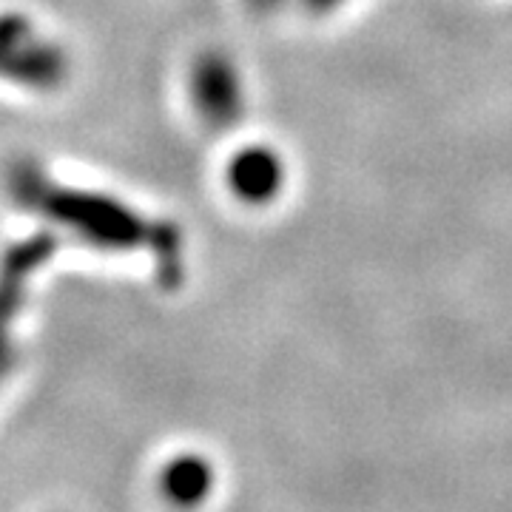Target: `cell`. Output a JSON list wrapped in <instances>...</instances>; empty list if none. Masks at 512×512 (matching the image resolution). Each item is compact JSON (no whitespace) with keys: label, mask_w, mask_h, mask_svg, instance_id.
Listing matches in <instances>:
<instances>
[{"label":"cell","mask_w":512,"mask_h":512,"mask_svg":"<svg viewBox=\"0 0 512 512\" xmlns=\"http://www.w3.org/2000/svg\"><path fill=\"white\" fill-rule=\"evenodd\" d=\"M194 109L214 131H231L245 117V86L237 63L222 52H202L191 66Z\"/></svg>","instance_id":"obj_3"},{"label":"cell","mask_w":512,"mask_h":512,"mask_svg":"<svg viewBox=\"0 0 512 512\" xmlns=\"http://www.w3.org/2000/svg\"><path fill=\"white\" fill-rule=\"evenodd\" d=\"M52 254H55V239L49 234H37L15 245L0 262V382L15 359L12 336H15V319L26 296V285Z\"/></svg>","instance_id":"obj_4"},{"label":"cell","mask_w":512,"mask_h":512,"mask_svg":"<svg viewBox=\"0 0 512 512\" xmlns=\"http://www.w3.org/2000/svg\"><path fill=\"white\" fill-rule=\"evenodd\" d=\"M163 493L177 504H200L214 487V470L200 456L174 458L163 470Z\"/></svg>","instance_id":"obj_6"},{"label":"cell","mask_w":512,"mask_h":512,"mask_svg":"<svg viewBox=\"0 0 512 512\" xmlns=\"http://www.w3.org/2000/svg\"><path fill=\"white\" fill-rule=\"evenodd\" d=\"M12 188L26 208L43 211L52 220L69 225L92 245L120 248V251L151 248L165 285H177L183 279V237L177 225L143 220L140 214L128 211L126 205L109 197L55 185L35 165L15 168Z\"/></svg>","instance_id":"obj_1"},{"label":"cell","mask_w":512,"mask_h":512,"mask_svg":"<svg viewBox=\"0 0 512 512\" xmlns=\"http://www.w3.org/2000/svg\"><path fill=\"white\" fill-rule=\"evenodd\" d=\"M66 74V55L20 15L0 18V77L32 89H55Z\"/></svg>","instance_id":"obj_2"},{"label":"cell","mask_w":512,"mask_h":512,"mask_svg":"<svg viewBox=\"0 0 512 512\" xmlns=\"http://www.w3.org/2000/svg\"><path fill=\"white\" fill-rule=\"evenodd\" d=\"M254 12H259V15H268V12H274L276 6L282 3V0H245Z\"/></svg>","instance_id":"obj_8"},{"label":"cell","mask_w":512,"mask_h":512,"mask_svg":"<svg viewBox=\"0 0 512 512\" xmlns=\"http://www.w3.org/2000/svg\"><path fill=\"white\" fill-rule=\"evenodd\" d=\"M302 3V9H308L311 15H330V12H336L339 6H345L348 0H299Z\"/></svg>","instance_id":"obj_7"},{"label":"cell","mask_w":512,"mask_h":512,"mask_svg":"<svg viewBox=\"0 0 512 512\" xmlns=\"http://www.w3.org/2000/svg\"><path fill=\"white\" fill-rule=\"evenodd\" d=\"M288 183L285 160L271 146H248L228 163V185L248 205L274 202Z\"/></svg>","instance_id":"obj_5"}]
</instances>
